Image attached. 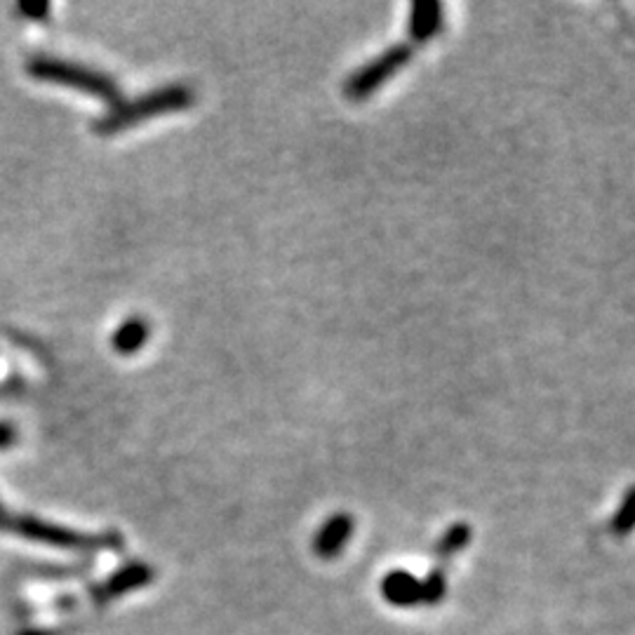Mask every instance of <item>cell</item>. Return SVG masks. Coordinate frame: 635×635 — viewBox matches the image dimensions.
<instances>
[{"mask_svg": "<svg viewBox=\"0 0 635 635\" xmlns=\"http://www.w3.org/2000/svg\"><path fill=\"white\" fill-rule=\"evenodd\" d=\"M0 530L19 534V537L38 541V544H48L55 548L73 553H99V551H123L125 537L118 530H106L97 534L69 530V527L45 523V520L31 518V516H8L3 513L0 518Z\"/></svg>", "mask_w": 635, "mask_h": 635, "instance_id": "cell-1", "label": "cell"}, {"mask_svg": "<svg viewBox=\"0 0 635 635\" xmlns=\"http://www.w3.org/2000/svg\"><path fill=\"white\" fill-rule=\"evenodd\" d=\"M193 102H196V92H193L189 85H165V88L153 90L149 95L132 99V102L116 104L109 113H104V116L97 120L95 130L104 137L116 135V132L125 130V127L139 125L144 123V120L163 116V113L189 109Z\"/></svg>", "mask_w": 635, "mask_h": 635, "instance_id": "cell-2", "label": "cell"}, {"mask_svg": "<svg viewBox=\"0 0 635 635\" xmlns=\"http://www.w3.org/2000/svg\"><path fill=\"white\" fill-rule=\"evenodd\" d=\"M26 71H29L31 78L45 80V83H57L66 85V88H76L88 92V95L104 99L109 104H120V88L118 83L106 73H99L95 69H88V66L62 62V59L55 57H33L29 64H26Z\"/></svg>", "mask_w": 635, "mask_h": 635, "instance_id": "cell-3", "label": "cell"}, {"mask_svg": "<svg viewBox=\"0 0 635 635\" xmlns=\"http://www.w3.org/2000/svg\"><path fill=\"white\" fill-rule=\"evenodd\" d=\"M412 55L414 48L410 43H398L386 52H381L377 59L367 62L363 69H358L346 78L344 95L353 99V102H363V99L370 97L374 90H379L386 80L396 76V73L410 62Z\"/></svg>", "mask_w": 635, "mask_h": 635, "instance_id": "cell-4", "label": "cell"}, {"mask_svg": "<svg viewBox=\"0 0 635 635\" xmlns=\"http://www.w3.org/2000/svg\"><path fill=\"white\" fill-rule=\"evenodd\" d=\"M153 579H156L153 565L142 563V560H132V563L118 567L104 581H99L97 586H92L90 598L95 605H109L113 600L127 596V593H135L139 588L149 586Z\"/></svg>", "mask_w": 635, "mask_h": 635, "instance_id": "cell-5", "label": "cell"}, {"mask_svg": "<svg viewBox=\"0 0 635 635\" xmlns=\"http://www.w3.org/2000/svg\"><path fill=\"white\" fill-rule=\"evenodd\" d=\"M356 530V520L349 513H334L320 525V530L313 537V553L320 560H334L342 556L344 546L349 544L351 534Z\"/></svg>", "mask_w": 635, "mask_h": 635, "instance_id": "cell-6", "label": "cell"}, {"mask_svg": "<svg viewBox=\"0 0 635 635\" xmlns=\"http://www.w3.org/2000/svg\"><path fill=\"white\" fill-rule=\"evenodd\" d=\"M443 5L436 0H424V3H414L410 10V22H407V36L410 45H424L433 40L443 29Z\"/></svg>", "mask_w": 635, "mask_h": 635, "instance_id": "cell-7", "label": "cell"}, {"mask_svg": "<svg viewBox=\"0 0 635 635\" xmlns=\"http://www.w3.org/2000/svg\"><path fill=\"white\" fill-rule=\"evenodd\" d=\"M381 598L393 607H417L419 605V579L407 570H393L381 579Z\"/></svg>", "mask_w": 635, "mask_h": 635, "instance_id": "cell-8", "label": "cell"}, {"mask_svg": "<svg viewBox=\"0 0 635 635\" xmlns=\"http://www.w3.org/2000/svg\"><path fill=\"white\" fill-rule=\"evenodd\" d=\"M151 337V325L146 323L144 318H127L123 325L118 327L116 332H113V351L120 353V356H132V353H137L142 346L149 342Z\"/></svg>", "mask_w": 635, "mask_h": 635, "instance_id": "cell-9", "label": "cell"}, {"mask_svg": "<svg viewBox=\"0 0 635 635\" xmlns=\"http://www.w3.org/2000/svg\"><path fill=\"white\" fill-rule=\"evenodd\" d=\"M471 539H473V530L469 523H454L452 527H447L443 537L438 539L433 553H436L438 560H443L445 563V560H450L457 556V553L464 551V548L471 544Z\"/></svg>", "mask_w": 635, "mask_h": 635, "instance_id": "cell-10", "label": "cell"}, {"mask_svg": "<svg viewBox=\"0 0 635 635\" xmlns=\"http://www.w3.org/2000/svg\"><path fill=\"white\" fill-rule=\"evenodd\" d=\"M447 596V574L436 567L426 574L424 579H419V605L436 607Z\"/></svg>", "mask_w": 635, "mask_h": 635, "instance_id": "cell-11", "label": "cell"}, {"mask_svg": "<svg viewBox=\"0 0 635 635\" xmlns=\"http://www.w3.org/2000/svg\"><path fill=\"white\" fill-rule=\"evenodd\" d=\"M633 518H635V487H628L624 499H621V504L617 508V513H614L610 520L612 534H617V537H626V534H631Z\"/></svg>", "mask_w": 635, "mask_h": 635, "instance_id": "cell-12", "label": "cell"}, {"mask_svg": "<svg viewBox=\"0 0 635 635\" xmlns=\"http://www.w3.org/2000/svg\"><path fill=\"white\" fill-rule=\"evenodd\" d=\"M17 10L22 12L26 19H36V22H43V19L50 15V3H19Z\"/></svg>", "mask_w": 635, "mask_h": 635, "instance_id": "cell-13", "label": "cell"}, {"mask_svg": "<svg viewBox=\"0 0 635 635\" xmlns=\"http://www.w3.org/2000/svg\"><path fill=\"white\" fill-rule=\"evenodd\" d=\"M15 443V431L8 424H0V447H8Z\"/></svg>", "mask_w": 635, "mask_h": 635, "instance_id": "cell-14", "label": "cell"}, {"mask_svg": "<svg viewBox=\"0 0 635 635\" xmlns=\"http://www.w3.org/2000/svg\"><path fill=\"white\" fill-rule=\"evenodd\" d=\"M19 635H62V631H50V628H29V631H22Z\"/></svg>", "mask_w": 635, "mask_h": 635, "instance_id": "cell-15", "label": "cell"}, {"mask_svg": "<svg viewBox=\"0 0 635 635\" xmlns=\"http://www.w3.org/2000/svg\"><path fill=\"white\" fill-rule=\"evenodd\" d=\"M3 513H5V511H3V506H0V518H3Z\"/></svg>", "mask_w": 635, "mask_h": 635, "instance_id": "cell-16", "label": "cell"}]
</instances>
